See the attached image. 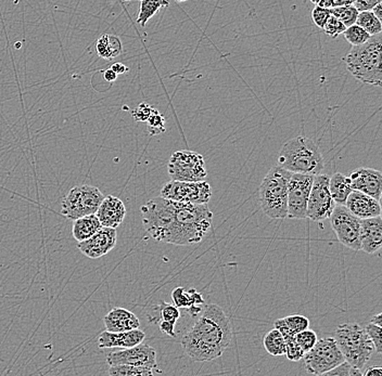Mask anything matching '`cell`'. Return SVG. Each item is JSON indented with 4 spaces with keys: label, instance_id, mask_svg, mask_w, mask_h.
Wrapping results in <instances>:
<instances>
[{
    "label": "cell",
    "instance_id": "6da1fadb",
    "mask_svg": "<svg viewBox=\"0 0 382 376\" xmlns=\"http://www.w3.org/2000/svg\"><path fill=\"white\" fill-rule=\"evenodd\" d=\"M140 212L150 237L173 245L199 243L213 221L208 204L182 203L162 197L146 202Z\"/></svg>",
    "mask_w": 382,
    "mask_h": 376
},
{
    "label": "cell",
    "instance_id": "7a4b0ae2",
    "mask_svg": "<svg viewBox=\"0 0 382 376\" xmlns=\"http://www.w3.org/2000/svg\"><path fill=\"white\" fill-rule=\"evenodd\" d=\"M231 339L233 329L229 318L221 306L210 304L182 339V346L193 361H213L223 356Z\"/></svg>",
    "mask_w": 382,
    "mask_h": 376
},
{
    "label": "cell",
    "instance_id": "3957f363",
    "mask_svg": "<svg viewBox=\"0 0 382 376\" xmlns=\"http://www.w3.org/2000/svg\"><path fill=\"white\" fill-rule=\"evenodd\" d=\"M278 166L292 174L316 176L325 167L323 154L316 142L303 136L284 143L277 157Z\"/></svg>",
    "mask_w": 382,
    "mask_h": 376
},
{
    "label": "cell",
    "instance_id": "277c9868",
    "mask_svg": "<svg viewBox=\"0 0 382 376\" xmlns=\"http://www.w3.org/2000/svg\"><path fill=\"white\" fill-rule=\"evenodd\" d=\"M381 34L371 38L359 46H353L345 57L347 69L357 81L368 85L382 84V39Z\"/></svg>",
    "mask_w": 382,
    "mask_h": 376
},
{
    "label": "cell",
    "instance_id": "5b68a950",
    "mask_svg": "<svg viewBox=\"0 0 382 376\" xmlns=\"http://www.w3.org/2000/svg\"><path fill=\"white\" fill-rule=\"evenodd\" d=\"M292 173L274 166L266 174L260 187V205L267 217L283 220L288 215V183Z\"/></svg>",
    "mask_w": 382,
    "mask_h": 376
},
{
    "label": "cell",
    "instance_id": "8992f818",
    "mask_svg": "<svg viewBox=\"0 0 382 376\" xmlns=\"http://www.w3.org/2000/svg\"><path fill=\"white\" fill-rule=\"evenodd\" d=\"M335 339L345 360L352 367L362 370L373 355V342L359 323L340 324L336 329Z\"/></svg>",
    "mask_w": 382,
    "mask_h": 376
},
{
    "label": "cell",
    "instance_id": "52a82bcc",
    "mask_svg": "<svg viewBox=\"0 0 382 376\" xmlns=\"http://www.w3.org/2000/svg\"><path fill=\"white\" fill-rule=\"evenodd\" d=\"M103 192L89 185L76 186L62 202V214L70 220L93 215L103 200Z\"/></svg>",
    "mask_w": 382,
    "mask_h": 376
},
{
    "label": "cell",
    "instance_id": "ba28073f",
    "mask_svg": "<svg viewBox=\"0 0 382 376\" xmlns=\"http://www.w3.org/2000/svg\"><path fill=\"white\" fill-rule=\"evenodd\" d=\"M304 365L310 374L325 375L328 371L345 361L335 337L318 339L314 347L304 354Z\"/></svg>",
    "mask_w": 382,
    "mask_h": 376
},
{
    "label": "cell",
    "instance_id": "9c48e42d",
    "mask_svg": "<svg viewBox=\"0 0 382 376\" xmlns=\"http://www.w3.org/2000/svg\"><path fill=\"white\" fill-rule=\"evenodd\" d=\"M167 171L172 180L199 183L205 181L208 177L205 162L201 154L197 152L176 151L170 157Z\"/></svg>",
    "mask_w": 382,
    "mask_h": 376
},
{
    "label": "cell",
    "instance_id": "30bf717a",
    "mask_svg": "<svg viewBox=\"0 0 382 376\" xmlns=\"http://www.w3.org/2000/svg\"><path fill=\"white\" fill-rule=\"evenodd\" d=\"M330 223L338 241L348 249L361 251V219L354 216L345 205H336L330 214Z\"/></svg>",
    "mask_w": 382,
    "mask_h": 376
},
{
    "label": "cell",
    "instance_id": "8fae6325",
    "mask_svg": "<svg viewBox=\"0 0 382 376\" xmlns=\"http://www.w3.org/2000/svg\"><path fill=\"white\" fill-rule=\"evenodd\" d=\"M329 176H314L313 185L307 202V218L314 223H321L333 213L336 203L329 192Z\"/></svg>",
    "mask_w": 382,
    "mask_h": 376
},
{
    "label": "cell",
    "instance_id": "7c38bea8",
    "mask_svg": "<svg viewBox=\"0 0 382 376\" xmlns=\"http://www.w3.org/2000/svg\"><path fill=\"white\" fill-rule=\"evenodd\" d=\"M161 197L182 203L208 204L212 197V189L205 180L199 183L171 180L162 187Z\"/></svg>",
    "mask_w": 382,
    "mask_h": 376
},
{
    "label": "cell",
    "instance_id": "4fadbf2b",
    "mask_svg": "<svg viewBox=\"0 0 382 376\" xmlns=\"http://www.w3.org/2000/svg\"><path fill=\"white\" fill-rule=\"evenodd\" d=\"M314 176L292 174L288 183V215L290 219L307 218V202Z\"/></svg>",
    "mask_w": 382,
    "mask_h": 376
},
{
    "label": "cell",
    "instance_id": "5bb4252c",
    "mask_svg": "<svg viewBox=\"0 0 382 376\" xmlns=\"http://www.w3.org/2000/svg\"><path fill=\"white\" fill-rule=\"evenodd\" d=\"M107 363L109 365H129L135 367L148 368L155 370L158 373H162L158 369L157 353L155 348L146 344H138L131 348H124L120 351L110 353L107 357Z\"/></svg>",
    "mask_w": 382,
    "mask_h": 376
},
{
    "label": "cell",
    "instance_id": "9a60e30c",
    "mask_svg": "<svg viewBox=\"0 0 382 376\" xmlns=\"http://www.w3.org/2000/svg\"><path fill=\"white\" fill-rule=\"evenodd\" d=\"M117 241V229L103 227L93 237L85 240V241L79 242L77 249L86 257L98 259V258L103 257L110 253L115 247Z\"/></svg>",
    "mask_w": 382,
    "mask_h": 376
},
{
    "label": "cell",
    "instance_id": "2e32d148",
    "mask_svg": "<svg viewBox=\"0 0 382 376\" xmlns=\"http://www.w3.org/2000/svg\"><path fill=\"white\" fill-rule=\"evenodd\" d=\"M352 189L363 192L380 202L382 195V174L374 168L362 167L350 176Z\"/></svg>",
    "mask_w": 382,
    "mask_h": 376
},
{
    "label": "cell",
    "instance_id": "e0dca14e",
    "mask_svg": "<svg viewBox=\"0 0 382 376\" xmlns=\"http://www.w3.org/2000/svg\"><path fill=\"white\" fill-rule=\"evenodd\" d=\"M96 216L103 227L117 229L125 219V205L119 197L108 195V197H103V202L100 203L99 207L96 212Z\"/></svg>",
    "mask_w": 382,
    "mask_h": 376
},
{
    "label": "cell",
    "instance_id": "ac0fdd59",
    "mask_svg": "<svg viewBox=\"0 0 382 376\" xmlns=\"http://www.w3.org/2000/svg\"><path fill=\"white\" fill-rule=\"evenodd\" d=\"M146 339L145 332L138 329L125 332L105 331L100 334L98 345L101 349L107 348H131L143 343Z\"/></svg>",
    "mask_w": 382,
    "mask_h": 376
},
{
    "label": "cell",
    "instance_id": "d6986e66",
    "mask_svg": "<svg viewBox=\"0 0 382 376\" xmlns=\"http://www.w3.org/2000/svg\"><path fill=\"white\" fill-rule=\"evenodd\" d=\"M345 207L359 219L377 217L381 216V205L380 202L374 197H369L363 192L352 190L349 194Z\"/></svg>",
    "mask_w": 382,
    "mask_h": 376
},
{
    "label": "cell",
    "instance_id": "ffe728a7",
    "mask_svg": "<svg viewBox=\"0 0 382 376\" xmlns=\"http://www.w3.org/2000/svg\"><path fill=\"white\" fill-rule=\"evenodd\" d=\"M382 245L381 216L361 219V251L373 255Z\"/></svg>",
    "mask_w": 382,
    "mask_h": 376
},
{
    "label": "cell",
    "instance_id": "44dd1931",
    "mask_svg": "<svg viewBox=\"0 0 382 376\" xmlns=\"http://www.w3.org/2000/svg\"><path fill=\"white\" fill-rule=\"evenodd\" d=\"M105 327L110 332H125L129 330L138 329L140 325L139 319L135 313H132L125 308H113L106 316Z\"/></svg>",
    "mask_w": 382,
    "mask_h": 376
},
{
    "label": "cell",
    "instance_id": "7402d4cb",
    "mask_svg": "<svg viewBox=\"0 0 382 376\" xmlns=\"http://www.w3.org/2000/svg\"><path fill=\"white\" fill-rule=\"evenodd\" d=\"M73 221L72 235L77 242H83L89 239L103 228V225L100 223L96 214L77 218Z\"/></svg>",
    "mask_w": 382,
    "mask_h": 376
},
{
    "label": "cell",
    "instance_id": "603a6c76",
    "mask_svg": "<svg viewBox=\"0 0 382 376\" xmlns=\"http://www.w3.org/2000/svg\"><path fill=\"white\" fill-rule=\"evenodd\" d=\"M329 192L336 205H345L349 194L352 192L350 178L341 173L333 174L329 177Z\"/></svg>",
    "mask_w": 382,
    "mask_h": 376
},
{
    "label": "cell",
    "instance_id": "cb8c5ba5",
    "mask_svg": "<svg viewBox=\"0 0 382 376\" xmlns=\"http://www.w3.org/2000/svg\"><path fill=\"white\" fill-rule=\"evenodd\" d=\"M172 299L176 307L186 308V309L193 306H202L205 304V299L196 289L186 291L184 287H176L172 292Z\"/></svg>",
    "mask_w": 382,
    "mask_h": 376
},
{
    "label": "cell",
    "instance_id": "d4e9b609",
    "mask_svg": "<svg viewBox=\"0 0 382 376\" xmlns=\"http://www.w3.org/2000/svg\"><path fill=\"white\" fill-rule=\"evenodd\" d=\"M169 0H140L137 23L145 27L150 19L157 15L162 8L169 7Z\"/></svg>",
    "mask_w": 382,
    "mask_h": 376
},
{
    "label": "cell",
    "instance_id": "484cf974",
    "mask_svg": "<svg viewBox=\"0 0 382 376\" xmlns=\"http://www.w3.org/2000/svg\"><path fill=\"white\" fill-rule=\"evenodd\" d=\"M263 345L269 355L275 356V357L285 356V339H284L283 334L280 333L276 328L272 331L267 332L266 335L264 336Z\"/></svg>",
    "mask_w": 382,
    "mask_h": 376
},
{
    "label": "cell",
    "instance_id": "4316f807",
    "mask_svg": "<svg viewBox=\"0 0 382 376\" xmlns=\"http://www.w3.org/2000/svg\"><path fill=\"white\" fill-rule=\"evenodd\" d=\"M355 24H357L362 29L365 30V31L371 36L381 34V21L374 15V12L371 11V10H369V11L359 12V15H357Z\"/></svg>",
    "mask_w": 382,
    "mask_h": 376
},
{
    "label": "cell",
    "instance_id": "83f0119b",
    "mask_svg": "<svg viewBox=\"0 0 382 376\" xmlns=\"http://www.w3.org/2000/svg\"><path fill=\"white\" fill-rule=\"evenodd\" d=\"M109 367V374L112 376H152L158 373L155 370L135 365H117Z\"/></svg>",
    "mask_w": 382,
    "mask_h": 376
},
{
    "label": "cell",
    "instance_id": "f1b7e54d",
    "mask_svg": "<svg viewBox=\"0 0 382 376\" xmlns=\"http://www.w3.org/2000/svg\"><path fill=\"white\" fill-rule=\"evenodd\" d=\"M330 13L345 24L347 27L355 24L357 15H359V11L353 5L330 8Z\"/></svg>",
    "mask_w": 382,
    "mask_h": 376
},
{
    "label": "cell",
    "instance_id": "f546056e",
    "mask_svg": "<svg viewBox=\"0 0 382 376\" xmlns=\"http://www.w3.org/2000/svg\"><path fill=\"white\" fill-rule=\"evenodd\" d=\"M342 34L345 36V41L351 44L352 46H359L362 45V44H365L371 38V35L365 30L359 27L357 24H353L351 27H347V30Z\"/></svg>",
    "mask_w": 382,
    "mask_h": 376
},
{
    "label": "cell",
    "instance_id": "4dcf8cb0",
    "mask_svg": "<svg viewBox=\"0 0 382 376\" xmlns=\"http://www.w3.org/2000/svg\"><path fill=\"white\" fill-rule=\"evenodd\" d=\"M158 310H159V317L155 320V323H159L161 320L164 321L176 322L179 317H181V313H179V308L176 307L175 305L172 304L164 303L162 302L159 306H155Z\"/></svg>",
    "mask_w": 382,
    "mask_h": 376
},
{
    "label": "cell",
    "instance_id": "1f68e13d",
    "mask_svg": "<svg viewBox=\"0 0 382 376\" xmlns=\"http://www.w3.org/2000/svg\"><path fill=\"white\" fill-rule=\"evenodd\" d=\"M283 321L285 322L288 329L291 330L293 333L297 334L299 332L303 331V330L309 329L310 320L307 317L301 315H291L287 316V317L281 318Z\"/></svg>",
    "mask_w": 382,
    "mask_h": 376
},
{
    "label": "cell",
    "instance_id": "d6a6232c",
    "mask_svg": "<svg viewBox=\"0 0 382 376\" xmlns=\"http://www.w3.org/2000/svg\"><path fill=\"white\" fill-rule=\"evenodd\" d=\"M295 341H297L298 345L301 347L304 353H307L309 350L314 347L318 339L315 332L307 329L295 334Z\"/></svg>",
    "mask_w": 382,
    "mask_h": 376
},
{
    "label": "cell",
    "instance_id": "836d02e7",
    "mask_svg": "<svg viewBox=\"0 0 382 376\" xmlns=\"http://www.w3.org/2000/svg\"><path fill=\"white\" fill-rule=\"evenodd\" d=\"M286 342V354L288 360L290 361L297 362L302 360L304 356V351L301 349L299 345H298L297 341H295V335L287 336L285 337Z\"/></svg>",
    "mask_w": 382,
    "mask_h": 376
},
{
    "label": "cell",
    "instance_id": "e575fe53",
    "mask_svg": "<svg viewBox=\"0 0 382 376\" xmlns=\"http://www.w3.org/2000/svg\"><path fill=\"white\" fill-rule=\"evenodd\" d=\"M148 131H149L150 135L155 136L160 135V134L165 131V119H164L163 115L159 113L157 110L151 114L149 119L147 121Z\"/></svg>",
    "mask_w": 382,
    "mask_h": 376
},
{
    "label": "cell",
    "instance_id": "d590c367",
    "mask_svg": "<svg viewBox=\"0 0 382 376\" xmlns=\"http://www.w3.org/2000/svg\"><path fill=\"white\" fill-rule=\"evenodd\" d=\"M345 30H347V27H345V24L342 23L333 15H330L329 19L327 20L323 27V31L330 38H337Z\"/></svg>",
    "mask_w": 382,
    "mask_h": 376
},
{
    "label": "cell",
    "instance_id": "8d00e7d4",
    "mask_svg": "<svg viewBox=\"0 0 382 376\" xmlns=\"http://www.w3.org/2000/svg\"><path fill=\"white\" fill-rule=\"evenodd\" d=\"M327 376H362L363 372L357 368L352 367L349 362L343 361L337 367L333 368L325 374Z\"/></svg>",
    "mask_w": 382,
    "mask_h": 376
},
{
    "label": "cell",
    "instance_id": "74e56055",
    "mask_svg": "<svg viewBox=\"0 0 382 376\" xmlns=\"http://www.w3.org/2000/svg\"><path fill=\"white\" fill-rule=\"evenodd\" d=\"M366 333L369 336V339L373 342L374 347L378 354H381L382 351V329L381 327H378L376 324H367L365 328Z\"/></svg>",
    "mask_w": 382,
    "mask_h": 376
},
{
    "label": "cell",
    "instance_id": "f35d334b",
    "mask_svg": "<svg viewBox=\"0 0 382 376\" xmlns=\"http://www.w3.org/2000/svg\"><path fill=\"white\" fill-rule=\"evenodd\" d=\"M108 55L109 60L119 57L123 53V45H122L121 39L115 35H108Z\"/></svg>",
    "mask_w": 382,
    "mask_h": 376
},
{
    "label": "cell",
    "instance_id": "ab89813d",
    "mask_svg": "<svg viewBox=\"0 0 382 376\" xmlns=\"http://www.w3.org/2000/svg\"><path fill=\"white\" fill-rule=\"evenodd\" d=\"M330 15H331L330 9L319 7V6H316L313 11H312V19H313L314 23H315L316 27L321 30H323L324 25H325L327 20L329 19Z\"/></svg>",
    "mask_w": 382,
    "mask_h": 376
},
{
    "label": "cell",
    "instance_id": "60d3db41",
    "mask_svg": "<svg viewBox=\"0 0 382 376\" xmlns=\"http://www.w3.org/2000/svg\"><path fill=\"white\" fill-rule=\"evenodd\" d=\"M155 109L150 107L147 103H141L136 108L135 111H133L132 115H133L134 119L137 122H147L151 114L155 112Z\"/></svg>",
    "mask_w": 382,
    "mask_h": 376
},
{
    "label": "cell",
    "instance_id": "b9f144b4",
    "mask_svg": "<svg viewBox=\"0 0 382 376\" xmlns=\"http://www.w3.org/2000/svg\"><path fill=\"white\" fill-rule=\"evenodd\" d=\"M381 1L382 0H356L353 6L359 12L369 11V10H373V8L377 6L378 4L381 3Z\"/></svg>",
    "mask_w": 382,
    "mask_h": 376
},
{
    "label": "cell",
    "instance_id": "7bdbcfd3",
    "mask_svg": "<svg viewBox=\"0 0 382 376\" xmlns=\"http://www.w3.org/2000/svg\"><path fill=\"white\" fill-rule=\"evenodd\" d=\"M108 35L101 36V37L98 39L97 46H96V49H97L98 55L100 58L103 59L109 60V55H108Z\"/></svg>",
    "mask_w": 382,
    "mask_h": 376
},
{
    "label": "cell",
    "instance_id": "ee69618b",
    "mask_svg": "<svg viewBox=\"0 0 382 376\" xmlns=\"http://www.w3.org/2000/svg\"><path fill=\"white\" fill-rule=\"evenodd\" d=\"M175 324L176 322L172 321H164L161 320L159 322V328L161 330L162 333L165 334V335L171 336V337H175Z\"/></svg>",
    "mask_w": 382,
    "mask_h": 376
},
{
    "label": "cell",
    "instance_id": "f6af8a7d",
    "mask_svg": "<svg viewBox=\"0 0 382 376\" xmlns=\"http://www.w3.org/2000/svg\"><path fill=\"white\" fill-rule=\"evenodd\" d=\"M364 376H382L381 367H371L368 368L363 373Z\"/></svg>",
    "mask_w": 382,
    "mask_h": 376
},
{
    "label": "cell",
    "instance_id": "bcb514c9",
    "mask_svg": "<svg viewBox=\"0 0 382 376\" xmlns=\"http://www.w3.org/2000/svg\"><path fill=\"white\" fill-rule=\"evenodd\" d=\"M110 69L113 70L117 75H121V74H125L126 72H129V67H125L123 63H114Z\"/></svg>",
    "mask_w": 382,
    "mask_h": 376
},
{
    "label": "cell",
    "instance_id": "7dc6e473",
    "mask_svg": "<svg viewBox=\"0 0 382 376\" xmlns=\"http://www.w3.org/2000/svg\"><path fill=\"white\" fill-rule=\"evenodd\" d=\"M103 76H105L106 81L109 82V83H113V82L117 81V74L111 69L105 71Z\"/></svg>",
    "mask_w": 382,
    "mask_h": 376
},
{
    "label": "cell",
    "instance_id": "c3c4849f",
    "mask_svg": "<svg viewBox=\"0 0 382 376\" xmlns=\"http://www.w3.org/2000/svg\"><path fill=\"white\" fill-rule=\"evenodd\" d=\"M356 0H333V7H343V6L354 5Z\"/></svg>",
    "mask_w": 382,
    "mask_h": 376
},
{
    "label": "cell",
    "instance_id": "681fc988",
    "mask_svg": "<svg viewBox=\"0 0 382 376\" xmlns=\"http://www.w3.org/2000/svg\"><path fill=\"white\" fill-rule=\"evenodd\" d=\"M371 11L374 12V15H376V17L378 18V19L380 20V21H382V4H378L377 6H375V7L373 8V10Z\"/></svg>",
    "mask_w": 382,
    "mask_h": 376
},
{
    "label": "cell",
    "instance_id": "f907efd6",
    "mask_svg": "<svg viewBox=\"0 0 382 376\" xmlns=\"http://www.w3.org/2000/svg\"><path fill=\"white\" fill-rule=\"evenodd\" d=\"M333 0H321V1H319V3H318L316 6H319V7L328 8V9H330V8H333Z\"/></svg>",
    "mask_w": 382,
    "mask_h": 376
},
{
    "label": "cell",
    "instance_id": "816d5d0a",
    "mask_svg": "<svg viewBox=\"0 0 382 376\" xmlns=\"http://www.w3.org/2000/svg\"><path fill=\"white\" fill-rule=\"evenodd\" d=\"M371 323L376 324L378 327H382V313H380L374 316L373 319H371Z\"/></svg>",
    "mask_w": 382,
    "mask_h": 376
},
{
    "label": "cell",
    "instance_id": "f5cc1de1",
    "mask_svg": "<svg viewBox=\"0 0 382 376\" xmlns=\"http://www.w3.org/2000/svg\"><path fill=\"white\" fill-rule=\"evenodd\" d=\"M310 1H311V3L315 4V5H317V4L321 1V0H310Z\"/></svg>",
    "mask_w": 382,
    "mask_h": 376
},
{
    "label": "cell",
    "instance_id": "db71d44e",
    "mask_svg": "<svg viewBox=\"0 0 382 376\" xmlns=\"http://www.w3.org/2000/svg\"><path fill=\"white\" fill-rule=\"evenodd\" d=\"M174 1H176V3H185V1H188V0H174Z\"/></svg>",
    "mask_w": 382,
    "mask_h": 376
},
{
    "label": "cell",
    "instance_id": "11a10c76",
    "mask_svg": "<svg viewBox=\"0 0 382 376\" xmlns=\"http://www.w3.org/2000/svg\"><path fill=\"white\" fill-rule=\"evenodd\" d=\"M124 1H127V3H129V1H132V0H124Z\"/></svg>",
    "mask_w": 382,
    "mask_h": 376
}]
</instances>
